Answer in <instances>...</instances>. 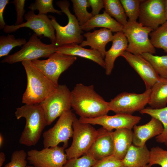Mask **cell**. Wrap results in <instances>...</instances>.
I'll use <instances>...</instances> for the list:
<instances>
[{
    "label": "cell",
    "instance_id": "1",
    "mask_svg": "<svg viewBox=\"0 0 167 167\" xmlns=\"http://www.w3.org/2000/svg\"><path fill=\"white\" fill-rule=\"evenodd\" d=\"M71 106L80 117L96 118L110 111L109 102L96 92L93 85L77 84L71 91Z\"/></svg>",
    "mask_w": 167,
    "mask_h": 167
},
{
    "label": "cell",
    "instance_id": "2",
    "mask_svg": "<svg viewBox=\"0 0 167 167\" xmlns=\"http://www.w3.org/2000/svg\"><path fill=\"white\" fill-rule=\"evenodd\" d=\"M17 119L24 118L25 125L20 137V144L27 146L35 145L42 132L47 125L44 113L39 104H25L16 108L15 112Z\"/></svg>",
    "mask_w": 167,
    "mask_h": 167
},
{
    "label": "cell",
    "instance_id": "3",
    "mask_svg": "<svg viewBox=\"0 0 167 167\" xmlns=\"http://www.w3.org/2000/svg\"><path fill=\"white\" fill-rule=\"evenodd\" d=\"M25 70L27 86L22 99L25 104H40L56 89V86L30 61L21 62Z\"/></svg>",
    "mask_w": 167,
    "mask_h": 167
},
{
    "label": "cell",
    "instance_id": "4",
    "mask_svg": "<svg viewBox=\"0 0 167 167\" xmlns=\"http://www.w3.org/2000/svg\"><path fill=\"white\" fill-rule=\"evenodd\" d=\"M56 5L64 13L68 18L67 24L64 26L60 25L53 16L49 15L52 25L56 31V46L59 47L65 45L76 43L81 44L84 41L83 33L76 16L70 12L69 2L66 0H60L56 3Z\"/></svg>",
    "mask_w": 167,
    "mask_h": 167
},
{
    "label": "cell",
    "instance_id": "5",
    "mask_svg": "<svg viewBox=\"0 0 167 167\" xmlns=\"http://www.w3.org/2000/svg\"><path fill=\"white\" fill-rule=\"evenodd\" d=\"M72 141L65 150L67 160L86 154L96 138L98 131L91 124L80 122L76 117L73 122Z\"/></svg>",
    "mask_w": 167,
    "mask_h": 167
},
{
    "label": "cell",
    "instance_id": "6",
    "mask_svg": "<svg viewBox=\"0 0 167 167\" xmlns=\"http://www.w3.org/2000/svg\"><path fill=\"white\" fill-rule=\"evenodd\" d=\"M153 31L137 21H128L123 26L122 30L128 43L126 51L137 55L144 53L155 54L156 49L149 38V34Z\"/></svg>",
    "mask_w": 167,
    "mask_h": 167
},
{
    "label": "cell",
    "instance_id": "7",
    "mask_svg": "<svg viewBox=\"0 0 167 167\" xmlns=\"http://www.w3.org/2000/svg\"><path fill=\"white\" fill-rule=\"evenodd\" d=\"M38 37L35 33H33L20 50L6 56L1 62L12 64L38 59L41 58H48L56 52L57 47L55 43L45 44Z\"/></svg>",
    "mask_w": 167,
    "mask_h": 167
},
{
    "label": "cell",
    "instance_id": "8",
    "mask_svg": "<svg viewBox=\"0 0 167 167\" xmlns=\"http://www.w3.org/2000/svg\"><path fill=\"white\" fill-rule=\"evenodd\" d=\"M75 117L71 110L65 111L53 127L44 132L42 135L44 148L56 146L62 143L63 147L66 148L69 139L73 136L72 125Z\"/></svg>",
    "mask_w": 167,
    "mask_h": 167
},
{
    "label": "cell",
    "instance_id": "9",
    "mask_svg": "<svg viewBox=\"0 0 167 167\" xmlns=\"http://www.w3.org/2000/svg\"><path fill=\"white\" fill-rule=\"evenodd\" d=\"M49 125L64 112L71 110V91L65 85H58L56 90L39 104Z\"/></svg>",
    "mask_w": 167,
    "mask_h": 167
},
{
    "label": "cell",
    "instance_id": "10",
    "mask_svg": "<svg viewBox=\"0 0 167 167\" xmlns=\"http://www.w3.org/2000/svg\"><path fill=\"white\" fill-rule=\"evenodd\" d=\"M76 56L55 52L46 60L36 59L30 61L56 86H58L59 78L76 60Z\"/></svg>",
    "mask_w": 167,
    "mask_h": 167
},
{
    "label": "cell",
    "instance_id": "11",
    "mask_svg": "<svg viewBox=\"0 0 167 167\" xmlns=\"http://www.w3.org/2000/svg\"><path fill=\"white\" fill-rule=\"evenodd\" d=\"M24 17L26 22L18 25L6 24L3 31L9 33L15 32L20 28L27 27L32 29L38 36L48 37L51 43H55V30L51 19L47 15H36L34 11L30 10L24 15Z\"/></svg>",
    "mask_w": 167,
    "mask_h": 167
},
{
    "label": "cell",
    "instance_id": "12",
    "mask_svg": "<svg viewBox=\"0 0 167 167\" xmlns=\"http://www.w3.org/2000/svg\"><path fill=\"white\" fill-rule=\"evenodd\" d=\"M151 89L140 94L123 92L118 95L109 102L110 110L116 113L132 114L140 111L148 104Z\"/></svg>",
    "mask_w": 167,
    "mask_h": 167
},
{
    "label": "cell",
    "instance_id": "13",
    "mask_svg": "<svg viewBox=\"0 0 167 167\" xmlns=\"http://www.w3.org/2000/svg\"><path fill=\"white\" fill-rule=\"evenodd\" d=\"M65 149L57 146L31 149L27 152V160L35 167H63L67 160Z\"/></svg>",
    "mask_w": 167,
    "mask_h": 167
},
{
    "label": "cell",
    "instance_id": "14",
    "mask_svg": "<svg viewBox=\"0 0 167 167\" xmlns=\"http://www.w3.org/2000/svg\"><path fill=\"white\" fill-rule=\"evenodd\" d=\"M138 18L143 26L156 29L167 21L164 0H141Z\"/></svg>",
    "mask_w": 167,
    "mask_h": 167
},
{
    "label": "cell",
    "instance_id": "15",
    "mask_svg": "<svg viewBox=\"0 0 167 167\" xmlns=\"http://www.w3.org/2000/svg\"><path fill=\"white\" fill-rule=\"evenodd\" d=\"M141 119V117L132 114L116 113L113 115H106L92 118L80 117L79 120L80 122L93 125H100L107 131H113L114 129L122 128L132 130Z\"/></svg>",
    "mask_w": 167,
    "mask_h": 167
},
{
    "label": "cell",
    "instance_id": "16",
    "mask_svg": "<svg viewBox=\"0 0 167 167\" xmlns=\"http://www.w3.org/2000/svg\"><path fill=\"white\" fill-rule=\"evenodd\" d=\"M123 57L144 82L146 89H151L161 77L150 63L140 55L125 51Z\"/></svg>",
    "mask_w": 167,
    "mask_h": 167
},
{
    "label": "cell",
    "instance_id": "17",
    "mask_svg": "<svg viewBox=\"0 0 167 167\" xmlns=\"http://www.w3.org/2000/svg\"><path fill=\"white\" fill-rule=\"evenodd\" d=\"M98 135L86 154L96 160L113 155L114 151L112 131L102 127L98 130Z\"/></svg>",
    "mask_w": 167,
    "mask_h": 167
},
{
    "label": "cell",
    "instance_id": "18",
    "mask_svg": "<svg viewBox=\"0 0 167 167\" xmlns=\"http://www.w3.org/2000/svg\"><path fill=\"white\" fill-rule=\"evenodd\" d=\"M133 131V144L143 146L149 139L157 136L162 132L164 127L161 123L157 119L152 117L147 123L143 125L135 126Z\"/></svg>",
    "mask_w": 167,
    "mask_h": 167
},
{
    "label": "cell",
    "instance_id": "19",
    "mask_svg": "<svg viewBox=\"0 0 167 167\" xmlns=\"http://www.w3.org/2000/svg\"><path fill=\"white\" fill-rule=\"evenodd\" d=\"M112 32L108 29L102 28L92 32H86L83 35L86 40H84L80 45L83 47L90 46L91 49L99 51L104 58L106 45L113 38Z\"/></svg>",
    "mask_w": 167,
    "mask_h": 167
},
{
    "label": "cell",
    "instance_id": "20",
    "mask_svg": "<svg viewBox=\"0 0 167 167\" xmlns=\"http://www.w3.org/2000/svg\"><path fill=\"white\" fill-rule=\"evenodd\" d=\"M112 42V46L106 51L104 58L105 72L108 75L111 73L115 60L126 51L128 44L127 38L122 32L114 34Z\"/></svg>",
    "mask_w": 167,
    "mask_h": 167
},
{
    "label": "cell",
    "instance_id": "21",
    "mask_svg": "<svg viewBox=\"0 0 167 167\" xmlns=\"http://www.w3.org/2000/svg\"><path fill=\"white\" fill-rule=\"evenodd\" d=\"M56 52L68 55L78 56L89 59L104 68H105L104 58L99 51L91 49L84 48L76 43L69 44L58 47Z\"/></svg>",
    "mask_w": 167,
    "mask_h": 167
},
{
    "label": "cell",
    "instance_id": "22",
    "mask_svg": "<svg viewBox=\"0 0 167 167\" xmlns=\"http://www.w3.org/2000/svg\"><path fill=\"white\" fill-rule=\"evenodd\" d=\"M113 142L114 151L113 155L117 159L122 160L133 141L132 130L122 128L112 132Z\"/></svg>",
    "mask_w": 167,
    "mask_h": 167
},
{
    "label": "cell",
    "instance_id": "23",
    "mask_svg": "<svg viewBox=\"0 0 167 167\" xmlns=\"http://www.w3.org/2000/svg\"><path fill=\"white\" fill-rule=\"evenodd\" d=\"M150 155L146 144L141 147L132 144L122 160L123 165L127 167H143L149 164Z\"/></svg>",
    "mask_w": 167,
    "mask_h": 167
},
{
    "label": "cell",
    "instance_id": "24",
    "mask_svg": "<svg viewBox=\"0 0 167 167\" xmlns=\"http://www.w3.org/2000/svg\"><path fill=\"white\" fill-rule=\"evenodd\" d=\"M123 26L109 15L105 11L101 14L92 17L84 24L80 26L82 30L89 31L96 27H102L116 33L122 32Z\"/></svg>",
    "mask_w": 167,
    "mask_h": 167
},
{
    "label": "cell",
    "instance_id": "25",
    "mask_svg": "<svg viewBox=\"0 0 167 167\" xmlns=\"http://www.w3.org/2000/svg\"><path fill=\"white\" fill-rule=\"evenodd\" d=\"M148 104L153 109L166 106L167 103V78H161L151 88Z\"/></svg>",
    "mask_w": 167,
    "mask_h": 167
},
{
    "label": "cell",
    "instance_id": "26",
    "mask_svg": "<svg viewBox=\"0 0 167 167\" xmlns=\"http://www.w3.org/2000/svg\"><path fill=\"white\" fill-rule=\"evenodd\" d=\"M139 112L141 114H147L155 118L161 123L164 127L163 131L161 134L156 137V141L158 143H164L167 146V106L159 109H153L147 107Z\"/></svg>",
    "mask_w": 167,
    "mask_h": 167
},
{
    "label": "cell",
    "instance_id": "27",
    "mask_svg": "<svg viewBox=\"0 0 167 167\" xmlns=\"http://www.w3.org/2000/svg\"><path fill=\"white\" fill-rule=\"evenodd\" d=\"M105 11L123 26L127 23V17L119 0H104Z\"/></svg>",
    "mask_w": 167,
    "mask_h": 167
},
{
    "label": "cell",
    "instance_id": "28",
    "mask_svg": "<svg viewBox=\"0 0 167 167\" xmlns=\"http://www.w3.org/2000/svg\"><path fill=\"white\" fill-rule=\"evenodd\" d=\"M140 55L150 63L161 78H167V55L160 56L144 53Z\"/></svg>",
    "mask_w": 167,
    "mask_h": 167
},
{
    "label": "cell",
    "instance_id": "29",
    "mask_svg": "<svg viewBox=\"0 0 167 167\" xmlns=\"http://www.w3.org/2000/svg\"><path fill=\"white\" fill-rule=\"evenodd\" d=\"M149 35L153 46L163 49L167 53V21L152 31Z\"/></svg>",
    "mask_w": 167,
    "mask_h": 167
},
{
    "label": "cell",
    "instance_id": "30",
    "mask_svg": "<svg viewBox=\"0 0 167 167\" xmlns=\"http://www.w3.org/2000/svg\"><path fill=\"white\" fill-rule=\"evenodd\" d=\"M27 41L25 38H15L14 35L8 34L7 36H0V57L7 56L14 48L21 46Z\"/></svg>",
    "mask_w": 167,
    "mask_h": 167
},
{
    "label": "cell",
    "instance_id": "31",
    "mask_svg": "<svg viewBox=\"0 0 167 167\" xmlns=\"http://www.w3.org/2000/svg\"><path fill=\"white\" fill-rule=\"evenodd\" d=\"M73 9L80 26L84 24L92 17L88 12L87 8L90 6L88 0H71Z\"/></svg>",
    "mask_w": 167,
    "mask_h": 167
},
{
    "label": "cell",
    "instance_id": "32",
    "mask_svg": "<svg viewBox=\"0 0 167 167\" xmlns=\"http://www.w3.org/2000/svg\"><path fill=\"white\" fill-rule=\"evenodd\" d=\"M140 0H120L125 14L129 19L128 21H137L138 18Z\"/></svg>",
    "mask_w": 167,
    "mask_h": 167
},
{
    "label": "cell",
    "instance_id": "33",
    "mask_svg": "<svg viewBox=\"0 0 167 167\" xmlns=\"http://www.w3.org/2000/svg\"><path fill=\"white\" fill-rule=\"evenodd\" d=\"M150 152V165H158L161 167H167V150L156 146L151 148Z\"/></svg>",
    "mask_w": 167,
    "mask_h": 167
},
{
    "label": "cell",
    "instance_id": "34",
    "mask_svg": "<svg viewBox=\"0 0 167 167\" xmlns=\"http://www.w3.org/2000/svg\"><path fill=\"white\" fill-rule=\"evenodd\" d=\"M53 0H36L33 3H31L28 8L32 11L38 10L39 14L45 15L48 12L62 14V11L55 9L53 6Z\"/></svg>",
    "mask_w": 167,
    "mask_h": 167
},
{
    "label": "cell",
    "instance_id": "35",
    "mask_svg": "<svg viewBox=\"0 0 167 167\" xmlns=\"http://www.w3.org/2000/svg\"><path fill=\"white\" fill-rule=\"evenodd\" d=\"M97 161L86 154L79 158L67 160L63 167H91Z\"/></svg>",
    "mask_w": 167,
    "mask_h": 167
},
{
    "label": "cell",
    "instance_id": "36",
    "mask_svg": "<svg viewBox=\"0 0 167 167\" xmlns=\"http://www.w3.org/2000/svg\"><path fill=\"white\" fill-rule=\"evenodd\" d=\"M27 154L23 150H16L11 154V161L4 167H27Z\"/></svg>",
    "mask_w": 167,
    "mask_h": 167
},
{
    "label": "cell",
    "instance_id": "37",
    "mask_svg": "<svg viewBox=\"0 0 167 167\" xmlns=\"http://www.w3.org/2000/svg\"><path fill=\"white\" fill-rule=\"evenodd\" d=\"M122 165V160L112 155L98 160L91 167H119Z\"/></svg>",
    "mask_w": 167,
    "mask_h": 167
},
{
    "label": "cell",
    "instance_id": "38",
    "mask_svg": "<svg viewBox=\"0 0 167 167\" xmlns=\"http://www.w3.org/2000/svg\"><path fill=\"white\" fill-rule=\"evenodd\" d=\"M25 0H14L11 3L15 6L16 12V20L15 25H18L22 24L23 23V16L24 15L25 10L24 5Z\"/></svg>",
    "mask_w": 167,
    "mask_h": 167
},
{
    "label": "cell",
    "instance_id": "39",
    "mask_svg": "<svg viewBox=\"0 0 167 167\" xmlns=\"http://www.w3.org/2000/svg\"><path fill=\"white\" fill-rule=\"evenodd\" d=\"M92 8L91 13L92 17L98 15L101 10L104 8V0H88Z\"/></svg>",
    "mask_w": 167,
    "mask_h": 167
},
{
    "label": "cell",
    "instance_id": "40",
    "mask_svg": "<svg viewBox=\"0 0 167 167\" xmlns=\"http://www.w3.org/2000/svg\"><path fill=\"white\" fill-rule=\"evenodd\" d=\"M9 0H0V29H4L6 25L3 16L5 8L9 2Z\"/></svg>",
    "mask_w": 167,
    "mask_h": 167
},
{
    "label": "cell",
    "instance_id": "41",
    "mask_svg": "<svg viewBox=\"0 0 167 167\" xmlns=\"http://www.w3.org/2000/svg\"><path fill=\"white\" fill-rule=\"evenodd\" d=\"M6 157L4 153L3 152H0V167H2L5 161Z\"/></svg>",
    "mask_w": 167,
    "mask_h": 167
},
{
    "label": "cell",
    "instance_id": "42",
    "mask_svg": "<svg viewBox=\"0 0 167 167\" xmlns=\"http://www.w3.org/2000/svg\"><path fill=\"white\" fill-rule=\"evenodd\" d=\"M164 2L165 16L167 21V0H164Z\"/></svg>",
    "mask_w": 167,
    "mask_h": 167
},
{
    "label": "cell",
    "instance_id": "43",
    "mask_svg": "<svg viewBox=\"0 0 167 167\" xmlns=\"http://www.w3.org/2000/svg\"><path fill=\"white\" fill-rule=\"evenodd\" d=\"M4 143V138L2 135L0 134V148H1L3 146Z\"/></svg>",
    "mask_w": 167,
    "mask_h": 167
},
{
    "label": "cell",
    "instance_id": "44",
    "mask_svg": "<svg viewBox=\"0 0 167 167\" xmlns=\"http://www.w3.org/2000/svg\"><path fill=\"white\" fill-rule=\"evenodd\" d=\"M151 167V166L149 164H148L146 165V166H143V167Z\"/></svg>",
    "mask_w": 167,
    "mask_h": 167
},
{
    "label": "cell",
    "instance_id": "45",
    "mask_svg": "<svg viewBox=\"0 0 167 167\" xmlns=\"http://www.w3.org/2000/svg\"><path fill=\"white\" fill-rule=\"evenodd\" d=\"M119 167H127L123 165H122V166H119Z\"/></svg>",
    "mask_w": 167,
    "mask_h": 167
},
{
    "label": "cell",
    "instance_id": "46",
    "mask_svg": "<svg viewBox=\"0 0 167 167\" xmlns=\"http://www.w3.org/2000/svg\"><path fill=\"white\" fill-rule=\"evenodd\" d=\"M27 167H35L33 166H27Z\"/></svg>",
    "mask_w": 167,
    "mask_h": 167
}]
</instances>
